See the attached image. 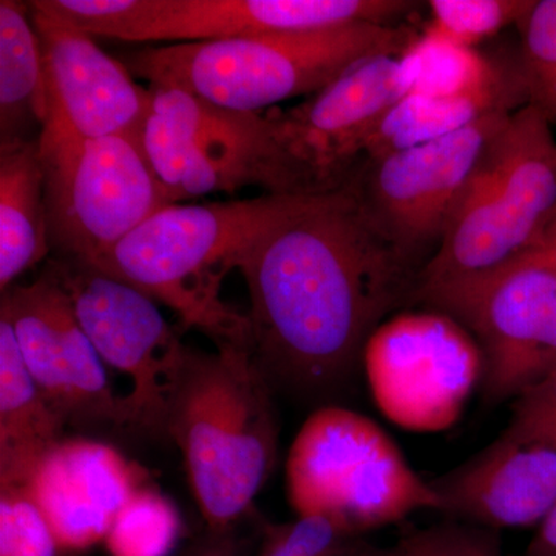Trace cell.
<instances>
[{
  "label": "cell",
  "instance_id": "9c48e42d",
  "mask_svg": "<svg viewBox=\"0 0 556 556\" xmlns=\"http://www.w3.org/2000/svg\"><path fill=\"white\" fill-rule=\"evenodd\" d=\"M405 0H35L33 7L91 36L123 42H201L401 25Z\"/></svg>",
  "mask_w": 556,
  "mask_h": 556
},
{
  "label": "cell",
  "instance_id": "4316f807",
  "mask_svg": "<svg viewBox=\"0 0 556 556\" xmlns=\"http://www.w3.org/2000/svg\"><path fill=\"white\" fill-rule=\"evenodd\" d=\"M361 544L324 518H298L285 525H266L255 556H353Z\"/></svg>",
  "mask_w": 556,
  "mask_h": 556
},
{
  "label": "cell",
  "instance_id": "603a6c76",
  "mask_svg": "<svg viewBox=\"0 0 556 556\" xmlns=\"http://www.w3.org/2000/svg\"><path fill=\"white\" fill-rule=\"evenodd\" d=\"M399 62L405 97H467L492 89L521 70L518 50L497 61L428 31L420 33Z\"/></svg>",
  "mask_w": 556,
  "mask_h": 556
},
{
  "label": "cell",
  "instance_id": "d4e9b609",
  "mask_svg": "<svg viewBox=\"0 0 556 556\" xmlns=\"http://www.w3.org/2000/svg\"><path fill=\"white\" fill-rule=\"evenodd\" d=\"M517 28L529 105L556 126V0H535Z\"/></svg>",
  "mask_w": 556,
  "mask_h": 556
},
{
  "label": "cell",
  "instance_id": "f1b7e54d",
  "mask_svg": "<svg viewBox=\"0 0 556 556\" xmlns=\"http://www.w3.org/2000/svg\"><path fill=\"white\" fill-rule=\"evenodd\" d=\"M394 547L399 556H503L497 530L463 521L408 530Z\"/></svg>",
  "mask_w": 556,
  "mask_h": 556
},
{
  "label": "cell",
  "instance_id": "ffe728a7",
  "mask_svg": "<svg viewBox=\"0 0 556 556\" xmlns=\"http://www.w3.org/2000/svg\"><path fill=\"white\" fill-rule=\"evenodd\" d=\"M46 177L38 139L0 146V289L50 252Z\"/></svg>",
  "mask_w": 556,
  "mask_h": 556
},
{
  "label": "cell",
  "instance_id": "7402d4cb",
  "mask_svg": "<svg viewBox=\"0 0 556 556\" xmlns=\"http://www.w3.org/2000/svg\"><path fill=\"white\" fill-rule=\"evenodd\" d=\"M30 3L0 2V146L27 141L33 124L49 113L46 68Z\"/></svg>",
  "mask_w": 556,
  "mask_h": 556
},
{
  "label": "cell",
  "instance_id": "5bb4252c",
  "mask_svg": "<svg viewBox=\"0 0 556 556\" xmlns=\"http://www.w3.org/2000/svg\"><path fill=\"white\" fill-rule=\"evenodd\" d=\"M0 316L10 321L40 393L68 427L130 430L126 401L113 390L104 362L49 266L30 285L2 292Z\"/></svg>",
  "mask_w": 556,
  "mask_h": 556
},
{
  "label": "cell",
  "instance_id": "52a82bcc",
  "mask_svg": "<svg viewBox=\"0 0 556 556\" xmlns=\"http://www.w3.org/2000/svg\"><path fill=\"white\" fill-rule=\"evenodd\" d=\"M138 139L172 204L251 188L308 193L278 138L273 113L218 108L177 87L150 86Z\"/></svg>",
  "mask_w": 556,
  "mask_h": 556
},
{
  "label": "cell",
  "instance_id": "30bf717a",
  "mask_svg": "<svg viewBox=\"0 0 556 556\" xmlns=\"http://www.w3.org/2000/svg\"><path fill=\"white\" fill-rule=\"evenodd\" d=\"M456 318L484 354L486 401H515L556 376V268L527 249L492 273L417 292Z\"/></svg>",
  "mask_w": 556,
  "mask_h": 556
},
{
  "label": "cell",
  "instance_id": "7c38bea8",
  "mask_svg": "<svg viewBox=\"0 0 556 556\" xmlns=\"http://www.w3.org/2000/svg\"><path fill=\"white\" fill-rule=\"evenodd\" d=\"M514 113H492L437 141L367 159L346 182L379 236L420 273L437 254L486 146Z\"/></svg>",
  "mask_w": 556,
  "mask_h": 556
},
{
  "label": "cell",
  "instance_id": "7a4b0ae2",
  "mask_svg": "<svg viewBox=\"0 0 556 556\" xmlns=\"http://www.w3.org/2000/svg\"><path fill=\"white\" fill-rule=\"evenodd\" d=\"M167 438L185 459L207 530L233 529L276 466L273 388L248 346L190 350L172 402Z\"/></svg>",
  "mask_w": 556,
  "mask_h": 556
},
{
  "label": "cell",
  "instance_id": "277c9868",
  "mask_svg": "<svg viewBox=\"0 0 556 556\" xmlns=\"http://www.w3.org/2000/svg\"><path fill=\"white\" fill-rule=\"evenodd\" d=\"M288 195L170 204L90 268L169 306L185 327L200 329L215 346L251 350L248 316L226 305L219 291L223 278L239 269L244 252L280 214Z\"/></svg>",
  "mask_w": 556,
  "mask_h": 556
},
{
  "label": "cell",
  "instance_id": "4fadbf2b",
  "mask_svg": "<svg viewBox=\"0 0 556 556\" xmlns=\"http://www.w3.org/2000/svg\"><path fill=\"white\" fill-rule=\"evenodd\" d=\"M49 268L68 295L80 328L108 367L127 376L124 394L130 431L167 438L172 402L181 382L190 348L144 292L70 260Z\"/></svg>",
  "mask_w": 556,
  "mask_h": 556
},
{
  "label": "cell",
  "instance_id": "6da1fadb",
  "mask_svg": "<svg viewBox=\"0 0 556 556\" xmlns=\"http://www.w3.org/2000/svg\"><path fill=\"white\" fill-rule=\"evenodd\" d=\"M239 270L252 358L273 391L311 401L338 396L356 379L369 336L412 303L419 276L346 185L288 195Z\"/></svg>",
  "mask_w": 556,
  "mask_h": 556
},
{
  "label": "cell",
  "instance_id": "836d02e7",
  "mask_svg": "<svg viewBox=\"0 0 556 556\" xmlns=\"http://www.w3.org/2000/svg\"><path fill=\"white\" fill-rule=\"evenodd\" d=\"M353 556H399L396 547L393 548H379L369 546V544H358L356 552Z\"/></svg>",
  "mask_w": 556,
  "mask_h": 556
},
{
  "label": "cell",
  "instance_id": "cb8c5ba5",
  "mask_svg": "<svg viewBox=\"0 0 556 556\" xmlns=\"http://www.w3.org/2000/svg\"><path fill=\"white\" fill-rule=\"evenodd\" d=\"M182 533L174 501L155 486H138L113 519L104 540L109 556H170Z\"/></svg>",
  "mask_w": 556,
  "mask_h": 556
},
{
  "label": "cell",
  "instance_id": "1f68e13d",
  "mask_svg": "<svg viewBox=\"0 0 556 556\" xmlns=\"http://www.w3.org/2000/svg\"><path fill=\"white\" fill-rule=\"evenodd\" d=\"M525 556H556V506L536 527Z\"/></svg>",
  "mask_w": 556,
  "mask_h": 556
},
{
  "label": "cell",
  "instance_id": "9a60e30c",
  "mask_svg": "<svg viewBox=\"0 0 556 556\" xmlns=\"http://www.w3.org/2000/svg\"><path fill=\"white\" fill-rule=\"evenodd\" d=\"M399 58H368L298 108L273 112L306 192H331L353 177L379 124L405 97Z\"/></svg>",
  "mask_w": 556,
  "mask_h": 556
},
{
  "label": "cell",
  "instance_id": "4dcf8cb0",
  "mask_svg": "<svg viewBox=\"0 0 556 556\" xmlns=\"http://www.w3.org/2000/svg\"><path fill=\"white\" fill-rule=\"evenodd\" d=\"M185 556H248L247 548L236 535V527L229 530H207Z\"/></svg>",
  "mask_w": 556,
  "mask_h": 556
},
{
  "label": "cell",
  "instance_id": "d6986e66",
  "mask_svg": "<svg viewBox=\"0 0 556 556\" xmlns=\"http://www.w3.org/2000/svg\"><path fill=\"white\" fill-rule=\"evenodd\" d=\"M65 427L25 367L10 321L0 316V490L25 489L64 439Z\"/></svg>",
  "mask_w": 556,
  "mask_h": 556
},
{
  "label": "cell",
  "instance_id": "ac0fdd59",
  "mask_svg": "<svg viewBox=\"0 0 556 556\" xmlns=\"http://www.w3.org/2000/svg\"><path fill=\"white\" fill-rule=\"evenodd\" d=\"M150 473L105 442L62 439L28 481V495L49 522L61 551L104 543L127 497Z\"/></svg>",
  "mask_w": 556,
  "mask_h": 556
},
{
  "label": "cell",
  "instance_id": "83f0119b",
  "mask_svg": "<svg viewBox=\"0 0 556 556\" xmlns=\"http://www.w3.org/2000/svg\"><path fill=\"white\" fill-rule=\"evenodd\" d=\"M60 551L27 490H0V556H58Z\"/></svg>",
  "mask_w": 556,
  "mask_h": 556
},
{
  "label": "cell",
  "instance_id": "d6a6232c",
  "mask_svg": "<svg viewBox=\"0 0 556 556\" xmlns=\"http://www.w3.org/2000/svg\"><path fill=\"white\" fill-rule=\"evenodd\" d=\"M529 249H533L538 254L543 255L556 268V204L551 214L547 215L546 222L538 230Z\"/></svg>",
  "mask_w": 556,
  "mask_h": 556
},
{
  "label": "cell",
  "instance_id": "f546056e",
  "mask_svg": "<svg viewBox=\"0 0 556 556\" xmlns=\"http://www.w3.org/2000/svg\"><path fill=\"white\" fill-rule=\"evenodd\" d=\"M508 426L556 450V376L515 399Z\"/></svg>",
  "mask_w": 556,
  "mask_h": 556
},
{
  "label": "cell",
  "instance_id": "2e32d148",
  "mask_svg": "<svg viewBox=\"0 0 556 556\" xmlns=\"http://www.w3.org/2000/svg\"><path fill=\"white\" fill-rule=\"evenodd\" d=\"M46 68L49 104L79 137H137L152 108L123 61L109 56L87 33L30 5Z\"/></svg>",
  "mask_w": 556,
  "mask_h": 556
},
{
  "label": "cell",
  "instance_id": "e0dca14e",
  "mask_svg": "<svg viewBox=\"0 0 556 556\" xmlns=\"http://www.w3.org/2000/svg\"><path fill=\"white\" fill-rule=\"evenodd\" d=\"M442 514L486 529L540 526L556 506V450L508 426L463 466L430 481Z\"/></svg>",
  "mask_w": 556,
  "mask_h": 556
},
{
  "label": "cell",
  "instance_id": "ba28073f",
  "mask_svg": "<svg viewBox=\"0 0 556 556\" xmlns=\"http://www.w3.org/2000/svg\"><path fill=\"white\" fill-rule=\"evenodd\" d=\"M51 249L91 266L170 206L137 137L87 139L49 104L39 135Z\"/></svg>",
  "mask_w": 556,
  "mask_h": 556
},
{
  "label": "cell",
  "instance_id": "44dd1931",
  "mask_svg": "<svg viewBox=\"0 0 556 556\" xmlns=\"http://www.w3.org/2000/svg\"><path fill=\"white\" fill-rule=\"evenodd\" d=\"M529 105L522 70L492 89L467 97L407 94L391 108L369 141L365 156L378 159L399 150L437 141L492 113H515Z\"/></svg>",
  "mask_w": 556,
  "mask_h": 556
},
{
  "label": "cell",
  "instance_id": "8fae6325",
  "mask_svg": "<svg viewBox=\"0 0 556 556\" xmlns=\"http://www.w3.org/2000/svg\"><path fill=\"white\" fill-rule=\"evenodd\" d=\"M376 407L394 426L438 433L455 426L482 386L484 354L470 331L437 309L386 318L362 351Z\"/></svg>",
  "mask_w": 556,
  "mask_h": 556
},
{
  "label": "cell",
  "instance_id": "5b68a950",
  "mask_svg": "<svg viewBox=\"0 0 556 556\" xmlns=\"http://www.w3.org/2000/svg\"><path fill=\"white\" fill-rule=\"evenodd\" d=\"M555 204V137L551 123L526 105L486 146L441 247L417 276L413 298L517 258Z\"/></svg>",
  "mask_w": 556,
  "mask_h": 556
},
{
  "label": "cell",
  "instance_id": "484cf974",
  "mask_svg": "<svg viewBox=\"0 0 556 556\" xmlns=\"http://www.w3.org/2000/svg\"><path fill=\"white\" fill-rule=\"evenodd\" d=\"M535 0H431L426 30L477 49L510 25H518Z\"/></svg>",
  "mask_w": 556,
  "mask_h": 556
},
{
  "label": "cell",
  "instance_id": "3957f363",
  "mask_svg": "<svg viewBox=\"0 0 556 556\" xmlns=\"http://www.w3.org/2000/svg\"><path fill=\"white\" fill-rule=\"evenodd\" d=\"M420 33L408 25L354 24L288 35L148 47L123 64L150 86L177 87L218 108L260 113L316 94L358 62L402 56Z\"/></svg>",
  "mask_w": 556,
  "mask_h": 556
},
{
  "label": "cell",
  "instance_id": "8992f818",
  "mask_svg": "<svg viewBox=\"0 0 556 556\" xmlns=\"http://www.w3.org/2000/svg\"><path fill=\"white\" fill-rule=\"evenodd\" d=\"M287 495L298 518L328 519L353 536L442 508L387 431L340 405L317 408L300 428L288 453Z\"/></svg>",
  "mask_w": 556,
  "mask_h": 556
}]
</instances>
